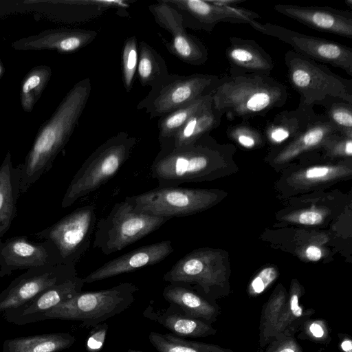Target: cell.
I'll return each instance as SVG.
<instances>
[{"instance_id":"4","label":"cell","mask_w":352,"mask_h":352,"mask_svg":"<svg viewBox=\"0 0 352 352\" xmlns=\"http://www.w3.org/2000/svg\"><path fill=\"white\" fill-rule=\"evenodd\" d=\"M138 139L126 131L111 136L85 160L71 181L61 201L64 208L105 184L129 159Z\"/></svg>"},{"instance_id":"33","label":"cell","mask_w":352,"mask_h":352,"mask_svg":"<svg viewBox=\"0 0 352 352\" xmlns=\"http://www.w3.org/2000/svg\"><path fill=\"white\" fill-rule=\"evenodd\" d=\"M148 339L158 352H234L216 344L187 340L171 333L151 331Z\"/></svg>"},{"instance_id":"37","label":"cell","mask_w":352,"mask_h":352,"mask_svg":"<svg viewBox=\"0 0 352 352\" xmlns=\"http://www.w3.org/2000/svg\"><path fill=\"white\" fill-rule=\"evenodd\" d=\"M226 134L230 140L246 149L260 148L265 141L263 135L246 121L229 126Z\"/></svg>"},{"instance_id":"43","label":"cell","mask_w":352,"mask_h":352,"mask_svg":"<svg viewBox=\"0 0 352 352\" xmlns=\"http://www.w3.org/2000/svg\"><path fill=\"white\" fill-rule=\"evenodd\" d=\"M86 342V350L87 352H100L104 346L108 324L102 322L91 327Z\"/></svg>"},{"instance_id":"35","label":"cell","mask_w":352,"mask_h":352,"mask_svg":"<svg viewBox=\"0 0 352 352\" xmlns=\"http://www.w3.org/2000/svg\"><path fill=\"white\" fill-rule=\"evenodd\" d=\"M320 104L325 107L324 115L337 131L352 138V104L339 98H327Z\"/></svg>"},{"instance_id":"27","label":"cell","mask_w":352,"mask_h":352,"mask_svg":"<svg viewBox=\"0 0 352 352\" xmlns=\"http://www.w3.org/2000/svg\"><path fill=\"white\" fill-rule=\"evenodd\" d=\"M76 340L69 333L21 336L6 340L3 352H60L70 348Z\"/></svg>"},{"instance_id":"41","label":"cell","mask_w":352,"mask_h":352,"mask_svg":"<svg viewBox=\"0 0 352 352\" xmlns=\"http://www.w3.org/2000/svg\"><path fill=\"white\" fill-rule=\"evenodd\" d=\"M278 272L275 267L269 266L262 269L250 281L248 294L256 297L267 289L278 278Z\"/></svg>"},{"instance_id":"40","label":"cell","mask_w":352,"mask_h":352,"mask_svg":"<svg viewBox=\"0 0 352 352\" xmlns=\"http://www.w3.org/2000/svg\"><path fill=\"white\" fill-rule=\"evenodd\" d=\"M320 150L330 158H351L352 155V138L336 133L331 135L321 146Z\"/></svg>"},{"instance_id":"19","label":"cell","mask_w":352,"mask_h":352,"mask_svg":"<svg viewBox=\"0 0 352 352\" xmlns=\"http://www.w3.org/2000/svg\"><path fill=\"white\" fill-rule=\"evenodd\" d=\"M174 249L170 240L143 245L109 261L83 278L91 283L159 263Z\"/></svg>"},{"instance_id":"48","label":"cell","mask_w":352,"mask_h":352,"mask_svg":"<svg viewBox=\"0 0 352 352\" xmlns=\"http://www.w3.org/2000/svg\"><path fill=\"white\" fill-rule=\"evenodd\" d=\"M3 72H4L3 65L0 60V79H1Z\"/></svg>"},{"instance_id":"36","label":"cell","mask_w":352,"mask_h":352,"mask_svg":"<svg viewBox=\"0 0 352 352\" xmlns=\"http://www.w3.org/2000/svg\"><path fill=\"white\" fill-rule=\"evenodd\" d=\"M299 173L297 180L302 184H317L340 177L350 169L344 164H325L309 166Z\"/></svg>"},{"instance_id":"34","label":"cell","mask_w":352,"mask_h":352,"mask_svg":"<svg viewBox=\"0 0 352 352\" xmlns=\"http://www.w3.org/2000/svg\"><path fill=\"white\" fill-rule=\"evenodd\" d=\"M51 76L52 69L48 65L35 66L25 76L20 89L21 104L24 111L33 110Z\"/></svg>"},{"instance_id":"10","label":"cell","mask_w":352,"mask_h":352,"mask_svg":"<svg viewBox=\"0 0 352 352\" xmlns=\"http://www.w3.org/2000/svg\"><path fill=\"white\" fill-rule=\"evenodd\" d=\"M220 77L212 74H169L137 104L150 118H161L183 107L199 98L211 94Z\"/></svg>"},{"instance_id":"13","label":"cell","mask_w":352,"mask_h":352,"mask_svg":"<svg viewBox=\"0 0 352 352\" xmlns=\"http://www.w3.org/2000/svg\"><path fill=\"white\" fill-rule=\"evenodd\" d=\"M155 23L170 34L169 41L162 38L167 50L182 62L194 66L204 65L208 59L205 45L186 32L182 15L164 0L148 6Z\"/></svg>"},{"instance_id":"46","label":"cell","mask_w":352,"mask_h":352,"mask_svg":"<svg viewBox=\"0 0 352 352\" xmlns=\"http://www.w3.org/2000/svg\"><path fill=\"white\" fill-rule=\"evenodd\" d=\"M305 256L309 261H318L322 257V251L317 246L310 245L305 250Z\"/></svg>"},{"instance_id":"23","label":"cell","mask_w":352,"mask_h":352,"mask_svg":"<svg viewBox=\"0 0 352 352\" xmlns=\"http://www.w3.org/2000/svg\"><path fill=\"white\" fill-rule=\"evenodd\" d=\"M316 116L314 109L301 107L280 111L267 122L265 140L275 148L282 147L305 130Z\"/></svg>"},{"instance_id":"25","label":"cell","mask_w":352,"mask_h":352,"mask_svg":"<svg viewBox=\"0 0 352 352\" xmlns=\"http://www.w3.org/2000/svg\"><path fill=\"white\" fill-rule=\"evenodd\" d=\"M162 295L186 317L211 324L217 321L220 314V307L217 303L210 302L187 287L170 283L164 287Z\"/></svg>"},{"instance_id":"44","label":"cell","mask_w":352,"mask_h":352,"mask_svg":"<svg viewBox=\"0 0 352 352\" xmlns=\"http://www.w3.org/2000/svg\"><path fill=\"white\" fill-rule=\"evenodd\" d=\"M289 219L292 221L303 225H317L322 222L324 217L319 211L311 210L296 214Z\"/></svg>"},{"instance_id":"1","label":"cell","mask_w":352,"mask_h":352,"mask_svg":"<svg viewBox=\"0 0 352 352\" xmlns=\"http://www.w3.org/2000/svg\"><path fill=\"white\" fill-rule=\"evenodd\" d=\"M91 91L89 78L77 82L67 93L52 116L38 131L25 162L21 164V195L26 192L52 166L70 139Z\"/></svg>"},{"instance_id":"7","label":"cell","mask_w":352,"mask_h":352,"mask_svg":"<svg viewBox=\"0 0 352 352\" xmlns=\"http://www.w3.org/2000/svg\"><path fill=\"white\" fill-rule=\"evenodd\" d=\"M220 254L211 249L194 250L178 260L164 275V281L183 285L212 303L228 295L230 287Z\"/></svg>"},{"instance_id":"42","label":"cell","mask_w":352,"mask_h":352,"mask_svg":"<svg viewBox=\"0 0 352 352\" xmlns=\"http://www.w3.org/2000/svg\"><path fill=\"white\" fill-rule=\"evenodd\" d=\"M262 352H304L295 336L284 335L272 337Z\"/></svg>"},{"instance_id":"24","label":"cell","mask_w":352,"mask_h":352,"mask_svg":"<svg viewBox=\"0 0 352 352\" xmlns=\"http://www.w3.org/2000/svg\"><path fill=\"white\" fill-rule=\"evenodd\" d=\"M21 164L14 167L8 151L0 166V240L10 229L17 214L21 195Z\"/></svg>"},{"instance_id":"49","label":"cell","mask_w":352,"mask_h":352,"mask_svg":"<svg viewBox=\"0 0 352 352\" xmlns=\"http://www.w3.org/2000/svg\"><path fill=\"white\" fill-rule=\"evenodd\" d=\"M345 3L346 4L347 6L352 9V0H346Z\"/></svg>"},{"instance_id":"17","label":"cell","mask_w":352,"mask_h":352,"mask_svg":"<svg viewBox=\"0 0 352 352\" xmlns=\"http://www.w3.org/2000/svg\"><path fill=\"white\" fill-rule=\"evenodd\" d=\"M83 278L78 276L54 285L27 302L3 313V318L16 325L44 320L46 312L82 292Z\"/></svg>"},{"instance_id":"3","label":"cell","mask_w":352,"mask_h":352,"mask_svg":"<svg viewBox=\"0 0 352 352\" xmlns=\"http://www.w3.org/2000/svg\"><path fill=\"white\" fill-rule=\"evenodd\" d=\"M212 104L230 120L263 116L287 102V87L270 75L244 74L219 78L212 92Z\"/></svg>"},{"instance_id":"21","label":"cell","mask_w":352,"mask_h":352,"mask_svg":"<svg viewBox=\"0 0 352 352\" xmlns=\"http://www.w3.org/2000/svg\"><path fill=\"white\" fill-rule=\"evenodd\" d=\"M226 50L230 76L270 75L274 67L271 56L254 39L232 36Z\"/></svg>"},{"instance_id":"22","label":"cell","mask_w":352,"mask_h":352,"mask_svg":"<svg viewBox=\"0 0 352 352\" xmlns=\"http://www.w3.org/2000/svg\"><path fill=\"white\" fill-rule=\"evenodd\" d=\"M338 133L324 114H317L305 130L286 145L270 155L274 164L287 163L302 154L320 149L326 140Z\"/></svg>"},{"instance_id":"20","label":"cell","mask_w":352,"mask_h":352,"mask_svg":"<svg viewBox=\"0 0 352 352\" xmlns=\"http://www.w3.org/2000/svg\"><path fill=\"white\" fill-rule=\"evenodd\" d=\"M98 32L80 28H56L21 38L12 44L18 50H55L60 53L76 52L94 41Z\"/></svg>"},{"instance_id":"51","label":"cell","mask_w":352,"mask_h":352,"mask_svg":"<svg viewBox=\"0 0 352 352\" xmlns=\"http://www.w3.org/2000/svg\"><path fill=\"white\" fill-rule=\"evenodd\" d=\"M324 347H320L316 352H324Z\"/></svg>"},{"instance_id":"5","label":"cell","mask_w":352,"mask_h":352,"mask_svg":"<svg viewBox=\"0 0 352 352\" xmlns=\"http://www.w3.org/2000/svg\"><path fill=\"white\" fill-rule=\"evenodd\" d=\"M285 63L289 82L300 95L298 107L314 109V104H320L327 98H339L352 104L351 80L293 50L285 53Z\"/></svg>"},{"instance_id":"11","label":"cell","mask_w":352,"mask_h":352,"mask_svg":"<svg viewBox=\"0 0 352 352\" xmlns=\"http://www.w3.org/2000/svg\"><path fill=\"white\" fill-rule=\"evenodd\" d=\"M96 224L94 206L86 205L76 208L34 236L52 242L62 264L75 266L90 247Z\"/></svg>"},{"instance_id":"45","label":"cell","mask_w":352,"mask_h":352,"mask_svg":"<svg viewBox=\"0 0 352 352\" xmlns=\"http://www.w3.org/2000/svg\"><path fill=\"white\" fill-rule=\"evenodd\" d=\"M339 347L342 352H352V340L345 333H338Z\"/></svg>"},{"instance_id":"18","label":"cell","mask_w":352,"mask_h":352,"mask_svg":"<svg viewBox=\"0 0 352 352\" xmlns=\"http://www.w3.org/2000/svg\"><path fill=\"white\" fill-rule=\"evenodd\" d=\"M274 10L318 31L352 38V13L328 6L276 4Z\"/></svg>"},{"instance_id":"6","label":"cell","mask_w":352,"mask_h":352,"mask_svg":"<svg viewBox=\"0 0 352 352\" xmlns=\"http://www.w3.org/2000/svg\"><path fill=\"white\" fill-rule=\"evenodd\" d=\"M138 290L131 283H121L109 289L82 292L46 312L44 320L80 321L86 328L93 327L129 308Z\"/></svg>"},{"instance_id":"14","label":"cell","mask_w":352,"mask_h":352,"mask_svg":"<svg viewBox=\"0 0 352 352\" xmlns=\"http://www.w3.org/2000/svg\"><path fill=\"white\" fill-rule=\"evenodd\" d=\"M76 276L75 266L63 264L27 270L0 293V312L17 307L42 292Z\"/></svg>"},{"instance_id":"16","label":"cell","mask_w":352,"mask_h":352,"mask_svg":"<svg viewBox=\"0 0 352 352\" xmlns=\"http://www.w3.org/2000/svg\"><path fill=\"white\" fill-rule=\"evenodd\" d=\"M182 15L184 27L210 32L219 23H248L260 16L255 12L237 7L212 4L208 0H164Z\"/></svg>"},{"instance_id":"9","label":"cell","mask_w":352,"mask_h":352,"mask_svg":"<svg viewBox=\"0 0 352 352\" xmlns=\"http://www.w3.org/2000/svg\"><path fill=\"white\" fill-rule=\"evenodd\" d=\"M219 199L220 194L214 190L157 186L124 199L138 212L170 219L202 212Z\"/></svg>"},{"instance_id":"28","label":"cell","mask_w":352,"mask_h":352,"mask_svg":"<svg viewBox=\"0 0 352 352\" xmlns=\"http://www.w3.org/2000/svg\"><path fill=\"white\" fill-rule=\"evenodd\" d=\"M304 293V288L298 281L292 280L273 337L279 335L295 336L302 324L314 314L315 310L313 308L305 309L300 305V300Z\"/></svg>"},{"instance_id":"15","label":"cell","mask_w":352,"mask_h":352,"mask_svg":"<svg viewBox=\"0 0 352 352\" xmlns=\"http://www.w3.org/2000/svg\"><path fill=\"white\" fill-rule=\"evenodd\" d=\"M59 264H62L60 258L48 240L35 242L26 236L0 240L1 278L11 275L15 270Z\"/></svg>"},{"instance_id":"12","label":"cell","mask_w":352,"mask_h":352,"mask_svg":"<svg viewBox=\"0 0 352 352\" xmlns=\"http://www.w3.org/2000/svg\"><path fill=\"white\" fill-rule=\"evenodd\" d=\"M262 34L276 38L292 47L294 52L316 62L340 68L352 76V49L328 39L304 34L270 23L250 24Z\"/></svg>"},{"instance_id":"39","label":"cell","mask_w":352,"mask_h":352,"mask_svg":"<svg viewBox=\"0 0 352 352\" xmlns=\"http://www.w3.org/2000/svg\"><path fill=\"white\" fill-rule=\"evenodd\" d=\"M297 338L300 340L327 346L331 342V329L327 321L322 318L307 320L300 327Z\"/></svg>"},{"instance_id":"2","label":"cell","mask_w":352,"mask_h":352,"mask_svg":"<svg viewBox=\"0 0 352 352\" xmlns=\"http://www.w3.org/2000/svg\"><path fill=\"white\" fill-rule=\"evenodd\" d=\"M235 151L234 145L220 144L207 134L184 146L160 148L151 166V176L158 187L212 180L231 166Z\"/></svg>"},{"instance_id":"50","label":"cell","mask_w":352,"mask_h":352,"mask_svg":"<svg viewBox=\"0 0 352 352\" xmlns=\"http://www.w3.org/2000/svg\"><path fill=\"white\" fill-rule=\"evenodd\" d=\"M127 352H144V351H138V350H134V349H128Z\"/></svg>"},{"instance_id":"32","label":"cell","mask_w":352,"mask_h":352,"mask_svg":"<svg viewBox=\"0 0 352 352\" xmlns=\"http://www.w3.org/2000/svg\"><path fill=\"white\" fill-rule=\"evenodd\" d=\"M212 101L211 93L160 118L157 124L159 142L160 143L173 137L194 114Z\"/></svg>"},{"instance_id":"38","label":"cell","mask_w":352,"mask_h":352,"mask_svg":"<svg viewBox=\"0 0 352 352\" xmlns=\"http://www.w3.org/2000/svg\"><path fill=\"white\" fill-rule=\"evenodd\" d=\"M138 63V46L137 38L132 36L124 42L122 50V76L124 89L130 92L137 72Z\"/></svg>"},{"instance_id":"47","label":"cell","mask_w":352,"mask_h":352,"mask_svg":"<svg viewBox=\"0 0 352 352\" xmlns=\"http://www.w3.org/2000/svg\"><path fill=\"white\" fill-rule=\"evenodd\" d=\"M212 4L223 7H237L246 0H208Z\"/></svg>"},{"instance_id":"29","label":"cell","mask_w":352,"mask_h":352,"mask_svg":"<svg viewBox=\"0 0 352 352\" xmlns=\"http://www.w3.org/2000/svg\"><path fill=\"white\" fill-rule=\"evenodd\" d=\"M177 309L178 311H173L170 305L162 313L155 314L153 312L152 316L147 317L155 318L153 320L179 338H203L216 334L217 330L211 324L199 319L186 317Z\"/></svg>"},{"instance_id":"8","label":"cell","mask_w":352,"mask_h":352,"mask_svg":"<svg viewBox=\"0 0 352 352\" xmlns=\"http://www.w3.org/2000/svg\"><path fill=\"white\" fill-rule=\"evenodd\" d=\"M169 219L136 212L127 201L116 203L96 224L93 248L105 254L119 252L159 229Z\"/></svg>"},{"instance_id":"31","label":"cell","mask_w":352,"mask_h":352,"mask_svg":"<svg viewBox=\"0 0 352 352\" xmlns=\"http://www.w3.org/2000/svg\"><path fill=\"white\" fill-rule=\"evenodd\" d=\"M287 296L288 292L278 285L263 305L258 327V346L261 349H263L273 337Z\"/></svg>"},{"instance_id":"26","label":"cell","mask_w":352,"mask_h":352,"mask_svg":"<svg viewBox=\"0 0 352 352\" xmlns=\"http://www.w3.org/2000/svg\"><path fill=\"white\" fill-rule=\"evenodd\" d=\"M222 116L212 101L194 114L173 137L160 142V148H178L195 142L217 128Z\"/></svg>"},{"instance_id":"30","label":"cell","mask_w":352,"mask_h":352,"mask_svg":"<svg viewBox=\"0 0 352 352\" xmlns=\"http://www.w3.org/2000/svg\"><path fill=\"white\" fill-rule=\"evenodd\" d=\"M136 72L141 85L148 86L151 89L157 85L170 74L164 58L144 41L139 43Z\"/></svg>"}]
</instances>
